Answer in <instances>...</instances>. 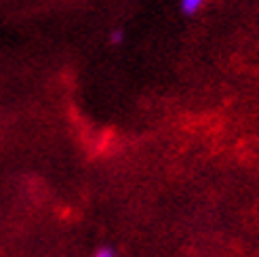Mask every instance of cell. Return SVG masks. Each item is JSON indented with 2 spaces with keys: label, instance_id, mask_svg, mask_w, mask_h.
Returning <instances> with one entry per match:
<instances>
[{
  "label": "cell",
  "instance_id": "3957f363",
  "mask_svg": "<svg viewBox=\"0 0 259 257\" xmlns=\"http://www.w3.org/2000/svg\"><path fill=\"white\" fill-rule=\"evenodd\" d=\"M120 40H122V34H120V32H116L114 38H112V42H120Z\"/></svg>",
  "mask_w": 259,
  "mask_h": 257
},
{
  "label": "cell",
  "instance_id": "7a4b0ae2",
  "mask_svg": "<svg viewBox=\"0 0 259 257\" xmlns=\"http://www.w3.org/2000/svg\"><path fill=\"white\" fill-rule=\"evenodd\" d=\"M95 257H114V251H112L110 247H103V249H99V251L95 253Z\"/></svg>",
  "mask_w": 259,
  "mask_h": 257
},
{
  "label": "cell",
  "instance_id": "6da1fadb",
  "mask_svg": "<svg viewBox=\"0 0 259 257\" xmlns=\"http://www.w3.org/2000/svg\"><path fill=\"white\" fill-rule=\"evenodd\" d=\"M202 3L204 0H181V13H184L186 17H192L194 13L202 7Z\"/></svg>",
  "mask_w": 259,
  "mask_h": 257
}]
</instances>
